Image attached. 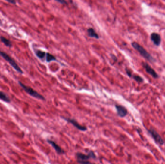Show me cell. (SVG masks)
<instances>
[{"instance_id":"5","label":"cell","mask_w":165,"mask_h":164,"mask_svg":"<svg viewBox=\"0 0 165 164\" xmlns=\"http://www.w3.org/2000/svg\"><path fill=\"white\" fill-rule=\"evenodd\" d=\"M148 133L150 134L151 136H152V138L154 139V141L157 144H158L160 145H164L165 143L164 140L159 134L158 133L154 130L150 129V130H148Z\"/></svg>"},{"instance_id":"7","label":"cell","mask_w":165,"mask_h":164,"mask_svg":"<svg viewBox=\"0 0 165 164\" xmlns=\"http://www.w3.org/2000/svg\"><path fill=\"white\" fill-rule=\"evenodd\" d=\"M150 39L155 46H159L161 43V37L159 34L155 32L151 34Z\"/></svg>"},{"instance_id":"9","label":"cell","mask_w":165,"mask_h":164,"mask_svg":"<svg viewBox=\"0 0 165 164\" xmlns=\"http://www.w3.org/2000/svg\"><path fill=\"white\" fill-rule=\"evenodd\" d=\"M143 66L144 67V68L145 69L146 71L150 75L152 76L153 78H155V79H157L158 78V75L157 74V72H155V71L154 69L152 68V67L149 66L148 64L146 63H143Z\"/></svg>"},{"instance_id":"16","label":"cell","mask_w":165,"mask_h":164,"mask_svg":"<svg viewBox=\"0 0 165 164\" xmlns=\"http://www.w3.org/2000/svg\"><path fill=\"white\" fill-rule=\"evenodd\" d=\"M132 77L134 80H136V82H138L142 83L143 82V79L139 76H133Z\"/></svg>"},{"instance_id":"4","label":"cell","mask_w":165,"mask_h":164,"mask_svg":"<svg viewBox=\"0 0 165 164\" xmlns=\"http://www.w3.org/2000/svg\"><path fill=\"white\" fill-rule=\"evenodd\" d=\"M18 84H20V86L22 87V89L24 90L27 94H29L30 95L32 96L33 97L38 99H40V100H45L44 96L41 95L40 94L37 92L36 91L33 90V88L24 85L20 82H18Z\"/></svg>"},{"instance_id":"6","label":"cell","mask_w":165,"mask_h":164,"mask_svg":"<svg viewBox=\"0 0 165 164\" xmlns=\"http://www.w3.org/2000/svg\"><path fill=\"white\" fill-rule=\"evenodd\" d=\"M115 108L117 109V113L119 117L124 118L128 114V110L125 107L121 105H115Z\"/></svg>"},{"instance_id":"13","label":"cell","mask_w":165,"mask_h":164,"mask_svg":"<svg viewBox=\"0 0 165 164\" xmlns=\"http://www.w3.org/2000/svg\"><path fill=\"white\" fill-rule=\"evenodd\" d=\"M88 33L89 36L91 38H95L96 39H99V36L97 33H96L93 28H90L88 29Z\"/></svg>"},{"instance_id":"1","label":"cell","mask_w":165,"mask_h":164,"mask_svg":"<svg viewBox=\"0 0 165 164\" xmlns=\"http://www.w3.org/2000/svg\"><path fill=\"white\" fill-rule=\"evenodd\" d=\"M131 45L135 50H137L140 53V55L143 58H145V59H147L148 61H150V62H155V60L154 58L140 44L136 42H133L131 43Z\"/></svg>"},{"instance_id":"18","label":"cell","mask_w":165,"mask_h":164,"mask_svg":"<svg viewBox=\"0 0 165 164\" xmlns=\"http://www.w3.org/2000/svg\"><path fill=\"white\" fill-rule=\"evenodd\" d=\"M56 1H57L58 3H60V4H66V1L65 0H55Z\"/></svg>"},{"instance_id":"10","label":"cell","mask_w":165,"mask_h":164,"mask_svg":"<svg viewBox=\"0 0 165 164\" xmlns=\"http://www.w3.org/2000/svg\"><path fill=\"white\" fill-rule=\"evenodd\" d=\"M48 142L52 145V146L55 149L56 152L58 154H63L64 153V152L62 149V148L60 146H58V145L56 144V142H54L53 141L49 140H48Z\"/></svg>"},{"instance_id":"19","label":"cell","mask_w":165,"mask_h":164,"mask_svg":"<svg viewBox=\"0 0 165 164\" xmlns=\"http://www.w3.org/2000/svg\"><path fill=\"white\" fill-rule=\"evenodd\" d=\"M126 73L128 74V75H129V76L130 77H132V74H131V72L130 71H129L128 70H127L126 69Z\"/></svg>"},{"instance_id":"15","label":"cell","mask_w":165,"mask_h":164,"mask_svg":"<svg viewBox=\"0 0 165 164\" xmlns=\"http://www.w3.org/2000/svg\"><path fill=\"white\" fill-rule=\"evenodd\" d=\"M45 60L48 63L51 62L53 61H56V58L55 56L53 55H52L49 54V53H46V57H45Z\"/></svg>"},{"instance_id":"2","label":"cell","mask_w":165,"mask_h":164,"mask_svg":"<svg viewBox=\"0 0 165 164\" xmlns=\"http://www.w3.org/2000/svg\"><path fill=\"white\" fill-rule=\"evenodd\" d=\"M0 56L5 60V61L8 62V63L12 66L14 69H15L17 72L20 73L21 74H23V71L21 69L17 63H16L15 60L12 58L9 55L6 54V52L0 51Z\"/></svg>"},{"instance_id":"3","label":"cell","mask_w":165,"mask_h":164,"mask_svg":"<svg viewBox=\"0 0 165 164\" xmlns=\"http://www.w3.org/2000/svg\"><path fill=\"white\" fill-rule=\"evenodd\" d=\"M77 160L78 163L81 164H90V162L88 161V160L91 158H96L95 154L92 151L89 152L88 154H84L81 153H77L76 154Z\"/></svg>"},{"instance_id":"12","label":"cell","mask_w":165,"mask_h":164,"mask_svg":"<svg viewBox=\"0 0 165 164\" xmlns=\"http://www.w3.org/2000/svg\"><path fill=\"white\" fill-rule=\"evenodd\" d=\"M0 40L1 41L2 43H4L8 47L10 48L12 46V44L11 41L5 37H0Z\"/></svg>"},{"instance_id":"11","label":"cell","mask_w":165,"mask_h":164,"mask_svg":"<svg viewBox=\"0 0 165 164\" xmlns=\"http://www.w3.org/2000/svg\"><path fill=\"white\" fill-rule=\"evenodd\" d=\"M0 100L8 103L11 102L10 98L9 97V96L6 94L3 91H0Z\"/></svg>"},{"instance_id":"14","label":"cell","mask_w":165,"mask_h":164,"mask_svg":"<svg viewBox=\"0 0 165 164\" xmlns=\"http://www.w3.org/2000/svg\"><path fill=\"white\" fill-rule=\"evenodd\" d=\"M35 55L37 57H38L40 59L43 60L46 57V52L42 51L41 50H36L35 51Z\"/></svg>"},{"instance_id":"8","label":"cell","mask_w":165,"mask_h":164,"mask_svg":"<svg viewBox=\"0 0 165 164\" xmlns=\"http://www.w3.org/2000/svg\"><path fill=\"white\" fill-rule=\"evenodd\" d=\"M62 118H63V119H65V121H67L68 122L71 123L72 125L74 126L75 127H76L77 129H78L79 130H82V131H86V130H87V128H86V127L81 125L80 124H79V123H78L77 122L75 121V120H74V119H70V118H64V117H63Z\"/></svg>"},{"instance_id":"17","label":"cell","mask_w":165,"mask_h":164,"mask_svg":"<svg viewBox=\"0 0 165 164\" xmlns=\"http://www.w3.org/2000/svg\"><path fill=\"white\" fill-rule=\"evenodd\" d=\"M5 1H8V3L13 4L15 5L16 4V0H5Z\"/></svg>"},{"instance_id":"20","label":"cell","mask_w":165,"mask_h":164,"mask_svg":"<svg viewBox=\"0 0 165 164\" xmlns=\"http://www.w3.org/2000/svg\"><path fill=\"white\" fill-rule=\"evenodd\" d=\"M1 19H0V23H1Z\"/></svg>"}]
</instances>
